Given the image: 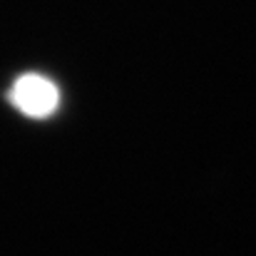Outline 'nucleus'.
<instances>
[{
    "mask_svg": "<svg viewBox=\"0 0 256 256\" xmlns=\"http://www.w3.org/2000/svg\"><path fill=\"white\" fill-rule=\"evenodd\" d=\"M10 102L28 117H48L58 110L60 92L42 75H22L10 90Z\"/></svg>",
    "mask_w": 256,
    "mask_h": 256,
    "instance_id": "nucleus-1",
    "label": "nucleus"
}]
</instances>
